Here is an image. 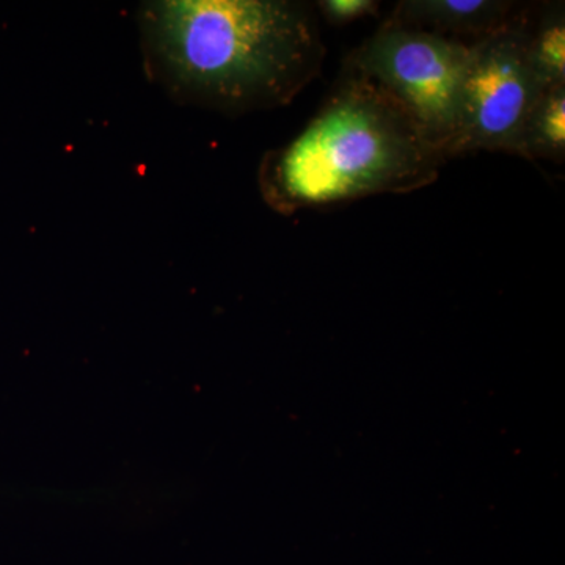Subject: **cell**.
<instances>
[{"label":"cell","mask_w":565,"mask_h":565,"mask_svg":"<svg viewBox=\"0 0 565 565\" xmlns=\"http://www.w3.org/2000/svg\"><path fill=\"white\" fill-rule=\"evenodd\" d=\"M137 25L148 79L226 115L291 103L326 55L313 9L291 0H151Z\"/></svg>","instance_id":"6da1fadb"},{"label":"cell","mask_w":565,"mask_h":565,"mask_svg":"<svg viewBox=\"0 0 565 565\" xmlns=\"http://www.w3.org/2000/svg\"><path fill=\"white\" fill-rule=\"evenodd\" d=\"M446 158L388 93L345 71L326 104L289 143L267 152L259 191L273 210L352 202L433 184Z\"/></svg>","instance_id":"7a4b0ae2"},{"label":"cell","mask_w":565,"mask_h":565,"mask_svg":"<svg viewBox=\"0 0 565 565\" xmlns=\"http://www.w3.org/2000/svg\"><path fill=\"white\" fill-rule=\"evenodd\" d=\"M470 46L388 21L349 58L348 71L388 93L446 158L456 132Z\"/></svg>","instance_id":"3957f363"},{"label":"cell","mask_w":565,"mask_h":565,"mask_svg":"<svg viewBox=\"0 0 565 565\" xmlns=\"http://www.w3.org/2000/svg\"><path fill=\"white\" fill-rule=\"evenodd\" d=\"M527 29L520 21L470 46L455 137L446 159L475 151L512 152L541 95L526 61Z\"/></svg>","instance_id":"277c9868"},{"label":"cell","mask_w":565,"mask_h":565,"mask_svg":"<svg viewBox=\"0 0 565 565\" xmlns=\"http://www.w3.org/2000/svg\"><path fill=\"white\" fill-rule=\"evenodd\" d=\"M514 3L501 0H405L392 21L423 31L475 35L478 40L512 24Z\"/></svg>","instance_id":"5b68a950"},{"label":"cell","mask_w":565,"mask_h":565,"mask_svg":"<svg viewBox=\"0 0 565 565\" xmlns=\"http://www.w3.org/2000/svg\"><path fill=\"white\" fill-rule=\"evenodd\" d=\"M512 154L563 161L565 154V85L537 96L520 129Z\"/></svg>","instance_id":"8992f818"},{"label":"cell","mask_w":565,"mask_h":565,"mask_svg":"<svg viewBox=\"0 0 565 565\" xmlns=\"http://www.w3.org/2000/svg\"><path fill=\"white\" fill-rule=\"evenodd\" d=\"M526 61L542 90L565 85V18L563 7L542 17L533 32L527 31Z\"/></svg>","instance_id":"52a82bcc"},{"label":"cell","mask_w":565,"mask_h":565,"mask_svg":"<svg viewBox=\"0 0 565 565\" xmlns=\"http://www.w3.org/2000/svg\"><path fill=\"white\" fill-rule=\"evenodd\" d=\"M318 9L329 24L345 25L373 17L381 9V3L375 0H322Z\"/></svg>","instance_id":"ba28073f"}]
</instances>
